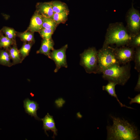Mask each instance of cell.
Segmentation results:
<instances>
[{"instance_id": "9a60e30c", "label": "cell", "mask_w": 140, "mask_h": 140, "mask_svg": "<svg viewBox=\"0 0 140 140\" xmlns=\"http://www.w3.org/2000/svg\"><path fill=\"white\" fill-rule=\"evenodd\" d=\"M53 10L54 13H69V10L66 4L59 1H54L50 2Z\"/></svg>"}, {"instance_id": "277c9868", "label": "cell", "mask_w": 140, "mask_h": 140, "mask_svg": "<svg viewBox=\"0 0 140 140\" xmlns=\"http://www.w3.org/2000/svg\"><path fill=\"white\" fill-rule=\"evenodd\" d=\"M80 65L88 73H98L97 51L95 47L89 48L80 54Z\"/></svg>"}, {"instance_id": "2e32d148", "label": "cell", "mask_w": 140, "mask_h": 140, "mask_svg": "<svg viewBox=\"0 0 140 140\" xmlns=\"http://www.w3.org/2000/svg\"><path fill=\"white\" fill-rule=\"evenodd\" d=\"M68 13H54L51 17L58 25L60 23H64L68 19Z\"/></svg>"}, {"instance_id": "4316f807", "label": "cell", "mask_w": 140, "mask_h": 140, "mask_svg": "<svg viewBox=\"0 0 140 140\" xmlns=\"http://www.w3.org/2000/svg\"><path fill=\"white\" fill-rule=\"evenodd\" d=\"M128 98L131 100L129 104H130L134 103H136L140 104V94L137 95L134 98H130L129 97Z\"/></svg>"}, {"instance_id": "7c38bea8", "label": "cell", "mask_w": 140, "mask_h": 140, "mask_svg": "<svg viewBox=\"0 0 140 140\" xmlns=\"http://www.w3.org/2000/svg\"><path fill=\"white\" fill-rule=\"evenodd\" d=\"M54 42L52 38L49 39H43L40 47L37 53L44 54L50 58V51L54 49Z\"/></svg>"}, {"instance_id": "44dd1931", "label": "cell", "mask_w": 140, "mask_h": 140, "mask_svg": "<svg viewBox=\"0 0 140 140\" xmlns=\"http://www.w3.org/2000/svg\"><path fill=\"white\" fill-rule=\"evenodd\" d=\"M134 48L140 46V32L134 36L127 46Z\"/></svg>"}, {"instance_id": "f1b7e54d", "label": "cell", "mask_w": 140, "mask_h": 140, "mask_svg": "<svg viewBox=\"0 0 140 140\" xmlns=\"http://www.w3.org/2000/svg\"><path fill=\"white\" fill-rule=\"evenodd\" d=\"M1 32L0 31V37H1Z\"/></svg>"}, {"instance_id": "5b68a950", "label": "cell", "mask_w": 140, "mask_h": 140, "mask_svg": "<svg viewBox=\"0 0 140 140\" xmlns=\"http://www.w3.org/2000/svg\"><path fill=\"white\" fill-rule=\"evenodd\" d=\"M97 58L98 73H102L104 70L113 65L120 64L115 57L114 47L110 46H103L97 51Z\"/></svg>"}, {"instance_id": "3957f363", "label": "cell", "mask_w": 140, "mask_h": 140, "mask_svg": "<svg viewBox=\"0 0 140 140\" xmlns=\"http://www.w3.org/2000/svg\"><path fill=\"white\" fill-rule=\"evenodd\" d=\"M121 65L116 64L104 70L102 73L103 79L117 85H125L130 76V62Z\"/></svg>"}, {"instance_id": "30bf717a", "label": "cell", "mask_w": 140, "mask_h": 140, "mask_svg": "<svg viewBox=\"0 0 140 140\" xmlns=\"http://www.w3.org/2000/svg\"><path fill=\"white\" fill-rule=\"evenodd\" d=\"M23 102L25 112L32 116H33L36 120H41L37 115V111L39 108V104L37 102L31 100L28 98L26 99Z\"/></svg>"}, {"instance_id": "7a4b0ae2", "label": "cell", "mask_w": 140, "mask_h": 140, "mask_svg": "<svg viewBox=\"0 0 140 140\" xmlns=\"http://www.w3.org/2000/svg\"><path fill=\"white\" fill-rule=\"evenodd\" d=\"M133 36L122 22L110 24L107 30L103 46L115 45L117 47L127 46Z\"/></svg>"}, {"instance_id": "4fadbf2b", "label": "cell", "mask_w": 140, "mask_h": 140, "mask_svg": "<svg viewBox=\"0 0 140 140\" xmlns=\"http://www.w3.org/2000/svg\"><path fill=\"white\" fill-rule=\"evenodd\" d=\"M43 17L51 18L54 12L50 2L39 3L37 5V10Z\"/></svg>"}, {"instance_id": "8992f818", "label": "cell", "mask_w": 140, "mask_h": 140, "mask_svg": "<svg viewBox=\"0 0 140 140\" xmlns=\"http://www.w3.org/2000/svg\"><path fill=\"white\" fill-rule=\"evenodd\" d=\"M126 27L130 33L134 36L140 32V14L133 5L127 12L126 15Z\"/></svg>"}, {"instance_id": "484cf974", "label": "cell", "mask_w": 140, "mask_h": 140, "mask_svg": "<svg viewBox=\"0 0 140 140\" xmlns=\"http://www.w3.org/2000/svg\"><path fill=\"white\" fill-rule=\"evenodd\" d=\"M2 31L5 36L10 39L12 40L15 36L16 31L13 29L5 27L2 29Z\"/></svg>"}, {"instance_id": "52a82bcc", "label": "cell", "mask_w": 140, "mask_h": 140, "mask_svg": "<svg viewBox=\"0 0 140 140\" xmlns=\"http://www.w3.org/2000/svg\"><path fill=\"white\" fill-rule=\"evenodd\" d=\"M114 48L115 57L119 64L124 65L133 60L135 49L128 46Z\"/></svg>"}, {"instance_id": "ffe728a7", "label": "cell", "mask_w": 140, "mask_h": 140, "mask_svg": "<svg viewBox=\"0 0 140 140\" xmlns=\"http://www.w3.org/2000/svg\"><path fill=\"white\" fill-rule=\"evenodd\" d=\"M135 63V69L138 72H140V46L135 50L134 60Z\"/></svg>"}, {"instance_id": "e0dca14e", "label": "cell", "mask_w": 140, "mask_h": 140, "mask_svg": "<svg viewBox=\"0 0 140 140\" xmlns=\"http://www.w3.org/2000/svg\"><path fill=\"white\" fill-rule=\"evenodd\" d=\"M9 53L4 50L0 51V64L7 66L11 65Z\"/></svg>"}, {"instance_id": "6da1fadb", "label": "cell", "mask_w": 140, "mask_h": 140, "mask_svg": "<svg viewBox=\"0 0 140 140\" xmlns=\"http://www.w3.org/2000/svg\"><path fill=\"white\" fill-rule=\"evenodd\" d=\"M112 119V125L107 126V140H137L139 139L136 127L124 119L110 115Z\"/></svg>"}, {"instance_id": "d4e9b609", "label": "cell", "mask_w": 140, "mask_h": 140, "mask_svg": "<svg viewBox=\"0 0 140 140\" xmlns=\"http://www.w3.org/2000/svg\"><path fill=\"white\" fill-rule=\"evenodd\" d=\"M54 31L52 29H43L39 33L43 39H49L51 38Z\"/></svg>"}, {"instance_id": "8fae6325", "label": "cell", "mask_w": 140, "mask_h": 140, "mask_svg": "<svg viewBox=\"0 0 140 140\" xmlns=\"http://www.w3.org/2000/svg\"><path fill=\"white\" fill-rule=\"evenodd\" d=\"M41 120L43 122V129L44 130L45 133L48 136L46 131L51 130L53 132V138L54 139L55 136L57 135V131L58 130L56 128L53 116L47 113L44 118L41 119Z\"/></svg>"}, {"instance_id": "d6986e66", "label": "cell", "mask_w": 140, "mask_h": 140, "mask_svg": "<svg viewBox=\"0 0 140 140\" xmlns=\"http://www.w3.org/2000/svg\"><path fill=\"white\" fill-rule=\"evenodd\" d=\"M58 24L51 18L43 17V29H52L55 30Z\"/></svg>"}, {"instance_id": "ba28073f", "label": "cell", "mask_w": 140, "mask_h": 140, "mask_svg": "<svg viewBox=\"0 0 140 140\" xmlns=\"http://www.w3.org/2000/svg\"><path fill=\"white\" fill-rule=\"evenodd\" d=\"M67 48L68 45L66 44L59 49H54L50 52V59L54 62L56 65L55 73L57 72L61 67H67L66 54Z\"/></svg>"}, {"instance_id": "7402d4cb", "label": "cell", "mask_w": 140, "mask_h": 140, "mask_svg": "<svg viewBox=\"0 0 140 140\" xmlns=\"http://www.w3.org/2000/svg\"><path fill=\"white\" fill-rule=\"evenodd\" d=\"M19 36L24 41L32 42L34 41L33 33L28 31L19 33Z\"/></svg>"}, {"instance_id": "603a6c76", "label": "cell", "mask_w": 140, "mask_h": 140, "mask_svg": "<svg viewBox=\"0 0 140 140\" xmlns=\"http://www.w3.org/2000/svg\"><path fill=\"white\" fill-rule=\"evenodd\" d=\"M13 43L12 40L10 39L6 36H1L0 37V48H8Z\"/></svg>"}, {"instance_id": "83f0119b", "label": "cell", "mask_w": 140, "mask_h": 140, "mask_svg": "<svg viewBox=\"0 0 140 140\" xmlns=\"http://www.w3.org/2000/svg\"><path fill=\"white\" fill-rule=\"evenodd\" d=\"M135 90L137 92L140 91V72L138 74V79L136 86L135 88Z\"/></svg>"}, {"instance_id": "cb8c5ba5", "label": "cell", "mask_w": 140, "mask_h": 140, "mask_svg": "<svg viewBox=\"0 0 140 140\" xmlns=\"http://www.w3.org/2000/svg\"><path fill=\"white\" fill-rule=\"evenodd\" d=\"M31 46L32 44L31 43L25 44L19 50L20 54L23 58L28 55Z\"/></svg>"}, {"instance_id": "5bb4252c", "label": "cell", "mask_w": 140, "mask_h": 140, "mask_svg": "<svg viewBox=\"0 0 140 140\" xmlns=\"http://www.w3.org/2000/svg\"><path fill=\"white\" fill-rule=\"evenodd\" d=\"M117 85L116 83L114 82L109 81L106 85L102 86V90L106 91L109 95L116 98L121 107H126L127 108L134 109L133 108L123 104L119 100L116 93L115 89V86Z\"/></svg>"}, {"instance_id": "9c48e42d", "label": "cell", "mask_w": 140, "mask_h": 140, "mask_svg": "<svg viewBox=\"0 0 140 140\" xmlns=\"http://www.w3.org/2000/svg\"><path fill=\"white\" fill-rule=\"evenodd\" d=\"M43 16L36 11L32 17L27 31L33 33L39 32L43 29Z\"/></svg>"}, {"instance_id": "ac0fdd59", "label": "cell", "mask_w": 140, "mask_h": 140, "mask_svg": "<svg viewBox=\"0 0 140 140\" xmlns=\"http://www.w3.org/2000/svg\"><path fill=\"white\" fill-rule=\"evenodd\" d=\"M9 53L10 58L12 60L14 64H18L21 61L19 51L15 46H13L10 49Z\"/></svg>"}]
</instances>
